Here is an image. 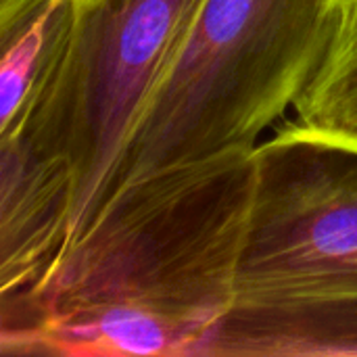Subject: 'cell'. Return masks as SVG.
<instances>
[{
    "instance_id": "obj_8",
    "label": "cell",
    "mask_w": 357,
    "mask_h": 357,
    "mask_svg": "<svg viewBox=\"0 0 357 357\" xmlns=\"http://www.w3.org/2000/svg\"><path fill=\"white\" fill-rule=\"evenodd\" d=\"M295 111L305 128L357 140V2L341 10L333 46Z\"/></svg>"
},
{
    "instance_id": "obj_4",
    "label": "cell",
    "mask_w": 357,
    "mask_h": 357,
    "mask_svg": "<svg viewBox=\"0 0 357 357\" xmlns=\"http://www.w3.org/2000/svg\"><path fill=\"white\" fill-rule=\"evenodd\" d=\"M357 297V140L297 121L255 146L234 303Z\"/></svg>"
},
{
    "instance_id": "obj_9",
    "label": "cell",
    "mask_w": 357,
    "mask_h": 357,
    "mask_svg": "<svg viewBox=\"0 0 357 357\" xmlns=\"http://www.w3.org/2000/svg\"><path fill=\"white\" fill-rule=\"evenodd\" d=\"M354 2H357V0H337V4H339V8H341V10H345V8H347V6H351Z\"/></svg>"
},
{
    "instance_id": "obj_10",
    "label": "cell",
    "mask_w": 357,
    "mask_h": 357,
    "mask_svg": "<svg viewBox=\"0 0 357 357\" xmlns=\"http://www.w3.org/2000/svg\"><path fill=\"white\" fill-rule=\"evenodd\" d=\"M96 2H100V0H75V4H79V6H92Z\"/></svg>"
},
{
    "instance_id": "obj_2",
    "label": "cell",
    "mask_w": 357,
    "mask_h": 357,
    "mask_svg": "<svg viewBox=\"0 0 357 357\" xmlns=\"http://www.w3.org/2000/svg\"><path fill=\"white\" fill-rule=\"evenodd\" d=\"M339 23L337 0H203L132 130L107 201L157 172L257 146L295 109Z\"/></svg>"
},
{
    "instance_id": "obj_5",
    "label": "cell",
    "mask_w": 357,
    "mask_h": 357,
    "mask_svg": "<svg viewBox=\"0 0 357 357\" xmlns=\"http://www.w3.org/2000/svg\"><path fill=\"white\" fill-rule=\"evenodd\" d=\"M71 213L67 167L0 144V297L44 278L71 241Z\"/></svg>"
},
{
    "instance_id": "obj_6",
    "label": "cell",
    "mask_w": 357,
    "mask_h": 357,
    "mask_svg": "<svg viewBox=\"0 0 357 357\" xmlns=\"http://www.w3.org/2000/svg\"><path fill=\"white\" fill-rule=\"evenodd\" d=\"M195 357H357V297L234 303Z\"/></svg>"
},
{
    "instance_id": "obj_3",
    "label": "cell",
    "mask_w": 357,
    "mask_h": 357,
    "mask_svg": "<svg viewBox=\"0 0 357 357\" xmlns=\"http://www.w3.org/2000/svg\"><path fill=\"white\" fill-rule=\"evenodd\" d=\"M201 2L71 0L25 107L0 128V144L71 172V241L102 209L132 130Z\"/></svg>"
},
{
    "instance_id": "obj_1",
    "label": "cell",
    "mask_w": 357,
    "mask_h": 357,
    "mask_svg": "<svg viewBox=\"0 0 357 357\" xmlns=\"http://www.w3.org/2000/svg\"><path fill=\"white\" fill-rule=\"evenodd\" d=\"M255 146L136 180L52 268L0 297V354L195 357L236 301Z\"/></svg>"
},
{
    "instance_id": "obj_7",
    "label": "cell",
    "mask_w": 357,
    "mask_h": 357,
    "mask_svg": "<svg viewBox=\"0 0 357 357\" xmlns=\"http://www.w3.org/2000/svg\"><path fill=\"white\" fill-rule=\"evenodd\" d=\"M71 0H0V128L17 119Z\"/></svg>"
}]
</instances>
